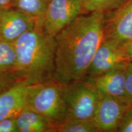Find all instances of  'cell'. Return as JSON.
Segmentation results:
<instances>
[{"label": "cell", "instance_id": "23", "mask_svg": "<svg viewBox=\"0 0 132 132\" xmlns=\"http://www.w3.org/2000/svg\"><path fill=\"white\" fill-rule=\"evenodd\" d=\"M47 1H48V2H49V1H51V0H47Z\"/></svg>", "mask_w": 132, "mask_h": 132}, {"label": "cell", "instance_id": "15", "mask_svg": "<svg viewBox=\"0 0 132 132\" xmlns=\"http://www.w3.org/2000/svg\"><path fill=\"white\" fill-rule=\"evenodd\" d=\"M127 0H82L84 14L99 12L106 14L119 7Z\"/></svg>", "mask_w": 132, "mask_h": 132}, {"label": "cell", "instance_id": "20", "mask_svg": "<svg viewBox=\"0 0 132 132\" xmlns=\"http://www.w3.org/2000/svg\"><path fill=\"white\" fill-rule=\"evenodd\" d=\"M126 87L128 97L132 102V62H129L127 69Z\"/></svg>", "mask_w": 132, "mask_h": 132}, {"label": "cell", "instance_id": "17", "mask_svg": "<svg viewBox=\"0 0 132 132\" xmlns=\"http://www.w3.org/2000/svg\"><path fill=\"white\" fill-rule=\"evenodd\" d=\"M23 80L16 71L0 72V93Z\"/></svg>", "mask_w": 132, "mask_h": 132}, {"label": "cell", "instance_id": "19", "mask_svg": "<svg viewBox=\"0 0 132 132\" xmlns=\"http://www.w3.org/2000/svg\"><path fill=\"white\" fill-rule=\"evenodd\" d=\"M0 132H17L15 118L0 120Z\"/></svg>", "mask_w": 132, "mask_h": 132}, {"label": "cell", "instance_id": "21", "mask_svg": "<svg viewBox=\"0 0 132 132\" xmlns=\"http://www.w3.org/2000/svg\"><path fill=\"white\" fill-rule=\"evenodd\" d=\"M14 0H0V8L12 7V4Z\"/></svg>", "mask_w": 132, "mask_h": 132}, {"label": "cell", "instance_id": "4", "mask_svg": "<svg viewBox=\"0 0 132 132\" xmlns=\"http://www.w3.org/2000/svg\"><path fill=\"white\" fill-rule=\"evenodd\" d=\"M63 93L66 105L64 120H92L100 98L93 87L83 80L74 81L64 83Z\"/></svg>", "mask_w": 132, "mask_h": 132}, {"label": "cell", "instance_id": "7", "mask_svg": "<svg viewBox=\"0 0 132 132\" xmlns=\"http://www.w3.org/2000/svg\"><path fill=\"white\" fill-rule=\"evenodd\" d=\"M127 66L116 68L94 76H87L83 79L96 90L100 95L120 99L130 103L127 92Z\"/></svg>", "mask_w": 132, "mask_h": 132}, {"label": "cell", "instance_id": "16", "mask_svg": "<svg viewBox=\"0 0 132 132\" xmlns=\"http://www.w3.org/2000/svg\"><path fill=\"white\" fill-rule=\"evenodd\" d=\"M54 132H98L92 120H64L54 127Z\"/></svg>", "mask_w": 132, "mask_h": 132}, {"label": "cell", "instance_id": "18", "mask_svg": "<svg viewBox=\"0 0 132 132\" xmlns=\"http://www.w3.org/2000/svg\"><path fill=\"white\" fill-rule=\"evenodd\" d=\"M117 131L132 132V103L130 104L125 111Z\"/></svg>", "mask_w": 132, "mask_h": 132}, {"label": "cell", "instance_id": "6", "mask_svg": "<svg viewBox=\"0 0 132 132\" xmlns=\"http://www.w3.org/2000/svg\"><path fill=\"white\" fill-rule=\"evenodd\" d=\"M83 14L82 0H51L48 3L43 28L54 37Z\"/></svg>", "mask_w": 132, "mask_h": 132}, {"label": "cell", "instance_id": "3", "mask_svg": "<svg viewBox=\"0 0 132 132\" xmlns=\"http://www.w3.org/2000/svg\"><path fill=\"white\" fill-rule=\"evenodd\" d=\"M64 86L54 78L28 86L25 106L47 119L54 130L66 117Z\"/></svg>", "mask_w": 132, "mask_h": 132}, {"label": "cell", "instance_id": "1", "mask_svg": "<svg viewBox=\"0 0 132 132\" xmlns=\"http://www.w3.org/2000/svg\"><path fill=\"white\" fill-rule=\"evenodd\" d=\"M105 14H83L54 37L53 78L62 82L82 80L104 39Z\"/></svg>", "mask_w": 132, "mask_h": 132}, {"label": "cell", "instance_id": "13", "mask_svg": "<svg viewBox=\"0 0 132 132\" xmlns=\"http://www.w3.org/2000/svg\"><path fill=\"white\" fill-rule=\"evenodd\" d=\"M47 5V0H14L12 7L28 16L36 24L43 26Z\"/></svg>", "mask_w": 132, "mask_h": 132}, {"label": "cell", "instance_id": "11", "mask_svg": "<svg viewBox=\"0 0 132 132\" xmlns=\"http://www.w3.org/2000/svg\"><path fill=\"white\" fill-rule=\"evenodd\" d=\"M28 86L21 80L0 93V120L16 118L25 108Z\"/></svg>", "mask_w": 132, "mask_h": 132}, {"label": "cell", "instance_id": "14", "mask_svg": "<svg viewBox=\"0 0 132 132\" xmlns=\"http://www.w3.org/2000/svg\"><path fill=\"white\" fill-rule=\"evenodd\" d=\"M16 61L14 42L0 39V72L16 71Z\"/></svg>", "mask_w": 132, "mask_h": 132}, {"label": "cell", "instance_id": "9", "mask_svg": "<svg viewBox=\"0 0 132 132\" xmlns=\"http://www.w3.org/2000/svg\"><path fill=\"white\" fill-rule=\"evenodd\" d=\"M104 38L123 42L132 40V0L105 14Z\"/></svg>", "mask_w": 132, "mask_h": 132}, {"label": "cell", "instance_id": "8", "mask_svg": "<svg viewBox=\"0 0 132 132\" xmlns=\"http://www.w3.org/2000/svg\"><path fill=\"white\" fill-rule=\"evenodd\" d=\"M130 103L114 97L100 95L92 119L98 132L118 131L120 121Z\"/></svg>", "mask_w": 132, "mask_h": 132}, {"label": "cell", "instance_id": "12", "mask_svg": "<svg viewBox=\"0 0 132 132\" xmlns=\"http://www.w3.org/2000/svg\"><path fill=\"white\" fill-rule=\"evenodd\" d=\"M15 120L17 132H54V126L47 119L26 106Z\"/></svg>", "mask_w": 132, "mask_h": 132}, {"label": "cell", "instance_id": "10", "mask_svg": "<svg viewBox=\"0 0 132 132\" xmlns=\"http://www.w3.org/2000/svg\"><path fill=\"white\" fill-rule=\"evenodd\" d=\"M28 16L13 7L0 8V39L14 42L35 26Z\"/></svg>", "mask_w": 132, "mask_h": 132}, {"label": "cell", "instance_id": "2", "mask_svg": "<svg viewBox=\"0 0 132 132\" xmlns=\"http://www.w3.org/2000/svg\"><path fill=\"white\" fill-rule=\"evenodd\" d=\"M16 69L28 85L53 78L56 53L55 38L43 26L35 24L14 42Z\"/></svg>", "mask_w": 132, "mask_h": 132}, {"label": "cell", "instance_id": "22", "mask_svg": "<svg viewBox=\"0 0 132 132\" xmlns=\"http://www.w3.org/2000/svg\"><path fill=\"white\" fill-rule=\"evenodd\" d=\"M127 54L130 62H132V40L128 42L127 44Z\"/></svg>", "mask_w": 132, "mask_h": 132}, {"label": "cell", "instance_id": "5", "mask_svg": "<svg viewBox=\"0 0 132 132\" xmlns=\"http://www.w3.org/2000/svg\"><path fill=\"white\" fill-rule=\"evenodd\" d=\"M127 44L128 42L104 38L94 55L86 77L128 65L130 62L127 54Z\"/></svg>", "mask_w": 132, "mask_h": 132}]
</instances>
